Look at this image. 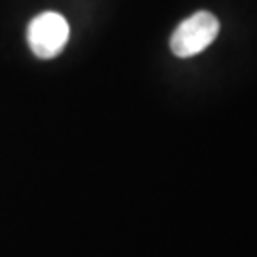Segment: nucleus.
<instances>
[{"label": "nucleus", "instance_id": "obj_1", "mask_svg": "<svg viewBox=\"0 0 257 257\" xmlns=\"http://www.w3.org/2000/svg\"><path fill=\"white\" fill-rule=\"evenodd\" d=\"M219 35V21L210 12H196L179 23L170 38V48L177 57H193L204 52Z\"/></svg>", "mask_w": 257, "mask_h": 257}, {"label": "nucleus", "instance_id": "obj_2", "mask_svg": "<svg viewBox=\"0 0 257 257\" xmlns=\"http://www.w3.org/2000/svg\"><path fill=\"white\" fill-rule=\"evenodd\" d=\"M69 40V23L57 12H44L29 23L27 42L40 59H52L63 52Z\"/></svg>", "mask_w": 257, "mask_h": 257}]
</instances>
